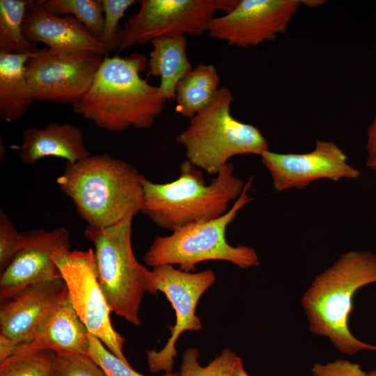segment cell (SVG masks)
I'll return each mask as SVG.
<instances>
[{
    "mask_svg": "<svg viewBox=\"0 0 376 376\" xmlns=\"http://www.w3.org/2000/svg\"><path fill=\"white\" fill-rule=\"evenodd\" d=\"M147 61L140 53L105 56L89 90L72 106L74 111L110 132L152 127L166 100L158 86L140 75Z\"/></svg>",
    "mask_w": 376,
    "mask_h": 376,
    "instance_id": "cell-1",
    "label": "cell"
},
{
    "mask_svg": "<svg viewBox=\"0 0 376 376\" xmlns=\"http://www.w3.org/2000/svg\"><path fill=\"white\" fill-rule=\"evenodd\" d=\"M143 177L132 165L103 153L67 162L56 182L87 226L102 228L141 212Z\"/></svg>",
    "mask_w": 376,
    "mask_h": 376,
    "instance_id": "cell-2",
    "label": "cell"
},
{
    "mask_svg": "<svg viewBox=\"0 0 376 376\" xmlns=\"http://www.w3.org/2000/svg\"><path fill=\"white\" fill-rule=\"evenodd\" d=\"M376 283V254L370 251H349L318 274L301 297L310 331L328 338L343 354L363 350L376 351L351 333L347 322L352 298L361 288Z\"/></svg>",
    "mask_w": 376,
    "mask_h": 376,
    "instance_id": "cell-3",
    "label": "cell"
},
{
    "mask_svg": "<svg viewBox=\"0 0 376 376\" xmlns=\"http://www.w3.org/2000/svg\"><path fill=\"white\" fill-rule=\"evenodd\" d=\"M141 212L158 227L171 232L186 225L218 218L242 193L246 182L226 164L207 185L201 169L187 159L180 166L175 180L155 183L145 176L142 180Z\"/></svg>",
    "mask_w": 376,
    "mask_h": 376,
    "instance_id": "cell-4",
    "label": "cell"
},
{
    "mask_svg": "<svg viewBox=\"0 0 376 376\" xmlns=\"http://www.w3.org/2000/svg\"><path fill=\"white\" fill-rule=\"evenodd\" d=\"M134 217L107 228L86 226V238L94 245L97 279L111 312L141 324L139 311L146 292L156 295L155 275L138 262L132 245Z\"/></svg>",
    "mask_w": 376,
    "mask_h": 376,
    "instance_id": "cell-5",
    "label": "cell"
},
{
    "mask_svg": "<svg viewBox=\"0 0 376 376\" xmlns=\"http://www.w3.org/2000/svg\"><path fill=\"white\" fill-rule=\"evenodd\" d=\"M231 91L220 87L211 104L189 120L175 139L184 146L187 159L207 173L217 175L235 155L261 156L269 145L256 126L230 113Z\"/></svg>",
    "mask_w": 376,
    "mask_h": 376,
    "instance_id": "cell-6",
    "label": "cell"
},
{
    "mask_svg": "<svg viewBox=\"0 0 376 376\" xmlns=\"http://www.w3.org/2000/svg\"><path fill=\"white\" fill-rule=\"evenodd\" d=\"M252 178L230 210L224 215L208 221L192 223L172 231L166 236L156 237L145 253V263L152 267L163 265H178L188 272L196 265L209 260L230 262L241 269L260 265L256 250L250 246L230 245L226 233L228 226L236 218L238 212L251 200L248 191Z\"/></svg>",
    "mask_w": 376,
    "mask_h": 376,
    "instance_id": "cell-7",
    "label": "cell"
},
{
    "mask_svg": "<svg viewBox=\"0 0 376 376\" xmlns=\"http://www.w3.org/2000/svg\"><path fill=\"white\" fill-rule=\"evenodd\" d=\"M239 0H143L123 26L119 52L162 37L200 36L215 13L230 12Z\"/></svg>",
    "mask_w": 376,
    "mask_h": 376,
    "instance_id": "cell-8",
    "label": "cell"
},
{
    "mask_svg": "<svg viewBox=\"0 0 376 376\" xmlns=\"http://www.w3.org/2000/svg\"><path fill=\"white\" fill-rule=\"evenodd\" d=\"M70 249L56 251L53 260L66 284L73 308L91 334L115 356L129 363L123 354L125 339L111 322V311L97 279L94 251Z\"/></svg>",
    "mask_w": 376,
    "mask_h": 376,
    "instance_id": "cell-9",
    "label": "cell"
},
{
    "mask_svg": "<svg viewBox=\"0 0 376 376\" xmlns=\"http://www.w3.org/2000/svg\"><path fill=\"white\" fill-rule=\"evenodd\" d=\"M104 58L86 51L37 49L26 63L34 100L75 105L89 90Z\"/></svg>",
    "mask_w": 376,
    "mask_h": 376,
    "instance_id": "cell-10",
    "label": "cell"
},
{
    "mask_svg": "<svg viewBox=\"0 0 376 376\" xmlns=\"http://www.w3.org/2000/svg\"><path fill=\"white\" fill-rule=\"evenodd\" d=\"M152 271L156 290L164 293L171 304L176 321L169 327L171 336L163 348L146 351L147 363L151 373H170L178 354L175 344L180 336L186 331L202 329L196 308L202 295L215 282L216 276L211 269L188 272L171 265L156 266Z\"/></svg>",
    "mask_w": 376,
    "mask_h": 376,
    "instance_id": "cell-11",
    "label": "cell"
},
{
    "mask_svg": "<svg viewBox=\"0 0 376 376\" xmlns=\"http://www.w3.org/2000/svg\"><path fill=\"white\" fill-rule=\"evenodd\" d=\"M301 4V0H240L230 12L214 17L207 33L230 45L256 47L284 33Z\"/></svg>",
    "mask_w": 376,
    "mask_h": 376,
    "instance_id": "cell-12",
    "label": "cell"
},
{
    "mask_svg": "<svg viewBox=\"0 0 376 376\" xmlns=\"http://www.w3.org/2000/svg\"><path fill=\"white\" fill-rule=\"evenodd\" d=\"M260 157L271 175L274 187L279 191L303 189L320 179L337 182L357 179L361 175L332 141L318 140L314 149L306 153H278L269 150Z\"/></svg>",
    "mask_w": 376,
    "mask_h": 376,
    "instance_id": "cell-13",
    "label": "cell"
},
{
    "mask_svg": "<svg viewBox=\"0 0 376 376\" xmlns=\"http://www.w3.org/2000/svg\"><path fill=\"white\" fill-rule=\"evenodd\" d=\"M69 231L63 226L50 230L22 232V241L15 257L1 272L0 299H9L26 287L62 278L53 260L54 253L70 248Z\"/></svg>",
    "mask_w": 376,
    "mask_h": 376,
    "instance_id": "cell-14",
    "label": "cell"
},
{
    "mask_svg": "<svg viewBox=\"0 0 376 376\" xmlns=\"http://www.w3.org/2000/svg\"><path fill=\"white\" fill-rule=\"evenodd\" d=\"M68 295L63 278L29 285L1 301L0 331L19 345L31 343Z\"/></svg>",
    "mask_w": 376,
    "mask_h": 376,
    "instance_id": "cell-15",
    "label": "cell"
},
{
    "mask_svg": "<svg viewBox=\"0 0 376 376\" xmlns=\"http://www.w3.org/2000/svg\"><path fill=\"white\" fill-rule=\"evenodd\" d=\"M25 38L31 42H42L57 50L93 52L102 57L109 53L99 38L72 15L59 17L47 10L42 0L29 5L22 24Z\"/></svg>",
    "mask_w": 376,
    "mask_h": 376,
    "instance_id": "cell-16",
    "label": "cell"
},
{
    "mask_svg": "<svg viewBox=\"0 0 376 376\" xmlns=\"http://www.w3.org/2000/svg\"><path fill=\"white\" fill-rule=\"evenodd\" d=\"M82 132L70 124L49 123L44 128L24 130L19 157L27 165H33L47 157H61L75 163L89 156Z\"/></svg>",
    "mask_w": 376,
    "mask_h": 376,
    "instance_id": "cell-17",
    "label": "cell"
},
{
    "mask_svg": "<svg viewBox=\"0 0 376 376\" xmlns=\"http://www.w3.org/2000/svg\"><path fill=\"white\" fill-rule=\"evenodd\" d=\"M89 336L88 330L77 314L68 295L35 340L27 345H19L17 352L51 350L56 353L89 354Z\"/></svg>",
    "mask_w": 376,
    "mask_h": 376,
    "instance_id": "cell-18",
    "label": "cell"
},
{
    "mask_svg": "<svg viewBox=\"0 0 376 376\" xmlns=\"http://www.w3.org/2000/svg\"><path fill=\"white\" fill-rule=\"evenodd\" d=\"M146 79H160L158 86L166 100H175L178 83L193 69L187 55V36L162 37L150 42Z\"/></svg>",
    "mask_w": 376,
    "mask_h": 376,
    "instance_id": "cell-19",
    "label": "cell"
},
{
    "mask_svg": "<svg viewBox=\"0 0 376 376\" xmlns=\"http://www.w3.org/2000/svg\"><path fill=\"white\" fill-rule=\"evenodd\" d=\"M31 54L0 53V118H21L34 100L26 77V63Z\"/></svg>",
    "mask_w": 376,
    "mask_h": 376,
    "instance_id": "cell-20",
    "label": "cell"
},
{
    "mask_svg": "<svg viewBox=\"0 0 376 376\" xmlns=\"http://www.w3.org/2000/svg\"><path fill=\"white\" fill-rule=\"evenodd\" d=\"M219 83L220 77L213 64L196 65L176 86V111L190 120L211 104L220 88Z\"/></svg>",
    "mask_w": 376,
    "mask_h": 376,
    "instance_id": "cell-21",
    "label": "cell"
},
{
    "mask_svg": "<svg viewBox=\"0 0 376 376\" xmlns=\"http://www.w3.org/2000/svg\"><path fill=\"white\" fill-rule=\"evenodd\" d=\"M32 0L0 1V53L26 54L36 44L28 40L22 31L24 18Z\"/></svg>",
    "mask_w": 376,
    "mask_h": 376,
    "instance_id": "cell-22",
    "label": "cell"
},
{
    "mask_svg": "<svg viewBox=\"0 0 376 376\" xmlns=\"http://www.w3.org/2000/svg\"><path fill=\"white\" fill-rule=\"evenodd\" d=\"M45 8L61 17L72 15L97 38L104 26V10L101 0H42Z\"/></svg>",
    "mask_w": 376,
    "mask_h": 376,
    "instance_id": "cell-23",
    "label": "cell"
},
{
    "mask_svg": "<svg viewBox=\"0 0 376 376\" xmlns=\"http://www.w3.org/2000/svg\"><path fill=\"white\" fill-rule=\"evenodd\" d=\"M54 356L51 350L18 351L0 363V376H50Z\"/></svg>",
    "mask_w": 376,
    "mask_h": 376,
    "instance_id": "cell-24",
    "label": "cell"
},
{
    "mask_svg": "<svg viewBox=\"0 0 376 376\" xmlns=\"http://www.w3.org/2000/svg\"><path fill=\"white\" fill-rule=\"evenodd\" d=\"M199 352L196 348L187 349L182 357L178 376H230L238 356L230 349L222 352L203 366L199 362Z\"/></svg>",
    "mask_w": 376,
    "mask_h": 376,
    "instance_id": "cell-25",
    "label": "cell"
},
{
    "mask_svg": "<svg viewBox=\"0 0 376 376\" xmlns=\"http://www.w3.org/2000/svg\"><path fill=\"white\" fill-rule=\"evenodd\" d=\"M104 10V26L99 39L110 52L119 49L121 45L123 27L119 21L126 10L136 3L134 0H101Z\"/></svg>",
    "mask_w": 376,
    "mask_h": 376,
    "instance_id": "cell-26",
    "label": "cell"
},
{
    "mask_svg": "<svg viewBox=\"0 0 376 376\" xmlns=\"http://www.w3.org/2000/svg\"><path fill=\"white\" fill-rule=\"evenodd\" d=\"M50 376H107L89 355L75 352H55Z\"/></svg>",
    "mask_w": 376,
    "mask_h": 376,
    "instance_id": "cell-27",
    "label": "cell"
},
{
    "mask_svg": "<svg viewBox=\"0 0 376 376\" xmlns=\"http://www.w3.org/2000/svg\"><path fill=\"white\" fill-rule=\"evenodd\" d=\"M89 355L100 366L107 376H147L141 374L127 363L112 354L95 336L90 334ZM160 376H178V373H165Z\"/></svg>",
    "mask_w": 376,
    "mask_h": 376,
    "instance_id": "cell-28",
    "label": "cell"
},
{
    "mask_svg": "<svg viewBox=\"0 0 376 376\" xmlns=\"http://www.w3.org/2000/svg\"><path fill=\"white\" fill-rule=\"evenodd\" d=\"M22 241V232L3 210H0V270L3 272L17 253Z\"/></svg>",
    "mask_w": 376,
    "mask_h": 376,
    "instance_id": "cell-29",
    "label": "cell"
},
{
    "mask_svg": "<svg viewBox=\"0 0 376 376\" xmlns=\"http://www.w3.org/2000/svg\"><path fill=\"white\" fill-rule=\"evenodd\" d=\"M313 376H366L358 363L337 359L327 363H316L312 368Z\"/></svg>",
    "mask_w": 376,
    "mask_h": 376,
    "instance_id": "cell-30",
    "label": "cell"
},
{
    "mask_svg": "<svg viewBox=\"0 0 376 376\" xmlns=\"http://www.w3.org/2000/svg\"><path fill=\"white\" fill-rule=\"evenodd\" d=\"M366 166L376 171V112L367 130Z\"/></svg>",
    "mask_w": 376,
    "mask_h": 376,
    "instance_id": "cell-31",
    "label": "cell"
},
{
    "mask_svg": "<svg viewBox=\"0 0 376 376\" xmlns=\"http://www.w3.org/2000/svg\"><path fill=\"white\" fill-rule=\"evenodd\" d=\"M19 345L8 336L0 334V363L15 354Z\"/></svg>",
    "mask_w": 376,
    "mask_h": 376,
    "instance_id": "cell-32",
    "label": "cell"
},
{
    "mask_svg": "<svg viewBox=\"0 0 376 376\" xmlns=\"http://www.w3.org/2000/svg\"><path fill=\"white\" fill-rule=\"evenodd\" d=\"M230 376H249L244 369L242 360L239 357L237 358Z\"/></svg>",
    "mask_w": 376,
    "mask_h": 376,
    "instance_id": "cell-33",
    "label": "cell"
},
{
    "mask_svg": "<svg viewBox=\"0 0 376 376\" xmlns=\"http://www.w3.org/2000/svg\"><path fill=\"white\" fill-rule=\"evenodd\" d=\"M366 376H376V370H373L366 373Z\"/></svg>",
    "mask_w": 376,
    "mask_h": 376,
    "instance_id": "cell-34",
    "label": "cell"
},
{
    "mask_svg": "<svg viewBox=\"0 0 376 376\" xmlns=\"http://www.w3.org/2000/svg\"><path fill=\"white\" fill-rule=\"evenodd\" d=\"M376 172V171H375Z\"/></svg>",
    "mask_w": 376,
    "mask_h": 376,
    "instance_id": "cell-35",
    "label": "cell"
}]
</instances>
